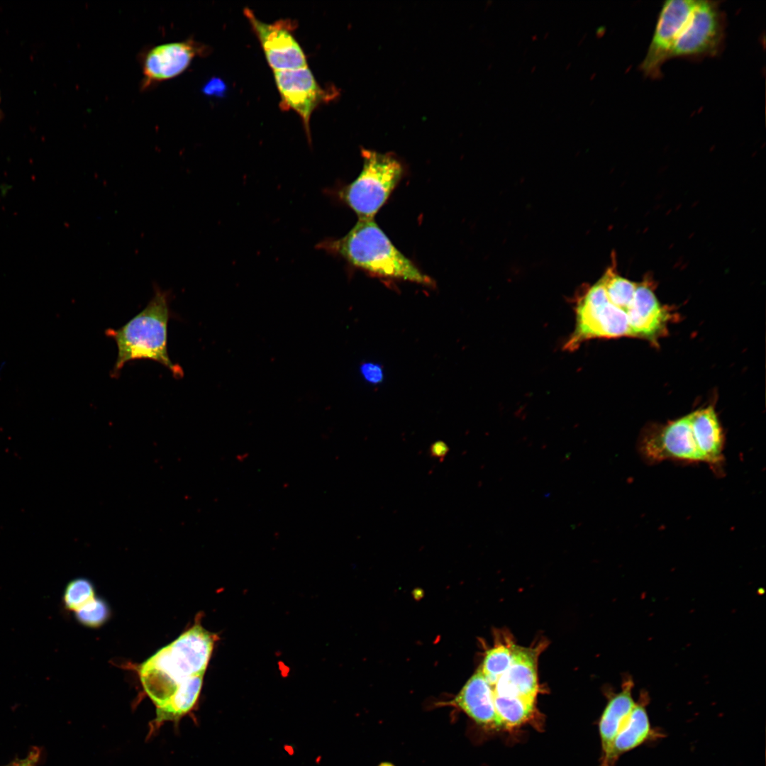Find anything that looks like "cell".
I'll list each match as a JSON object with an SVG mask.
<instances>
[{
    "mask_svg": "<svg viewBox=\"0 0 766 766\" xmlns=\"http://www.w3.org/2000/svg\"><path fill=\"white\" fill-rule=\"evenodd\" d=\"M633 687L631 680L623 682L621 691L609 699L602 714L599 726L603 751L601 766H609L614 740L635 705L632 695Z\"/></svg>",
    "mask_w": 766,
    "mask_h": 766,
    "instance_id": "15",
    "label": "cell"
},
{
    "mask_svg": "<svg viewBox=\"0 0 766 766\" xmlns=\"http://www.w3.org/2000/svg\"><path fill=\"white\" fill-rule=\"evenodd\" d=\"M497 640L493 648L488 650L482 662L480 671L488 682L494 686L499 677L507 670L513 657L515 645L509 636Z\"/></svg>",
    "mask_w": 766,
    "mask_h": 766,
    "instance_id": "18",
    "label": "cell"
},
{
    "mask_svg": "<svg viewBox=\"0 0 766 766\" xmlns=\"http://www.w3.org/2000/svg\"><path fill=\"white\" fill-rule=\"evenodd\" d=\"M362 169L352 182L326 193L351 209L358 219H374L404 174L402 163L392 153L362 149Z\"/></svg>",
    "mask_w": 766,
    "mask_h": 766,
    "instance_id": "5",
    "label": "cell"
},
{
    "mask_svg": "<svg viewBox=\"0 0 766 766\" xmlns=\"http://www.w3.org/2000/svg\"><path fill=\"white\" fill-rule=\"evenodd\" d=\"M631 336L653 339L665 328L669 314L648 282L637 284L626 310Z\"/></svg>",
    "mask_w": 766,
    "mask_h": 766,
    "instance_id": "13",
    "label": "cell"
},
{
    "mask_svg": "<svg viewBox=\"0 0 766 766\" xmlns=\"http://www.w3.org/2000/svg\"><path fill=\"white\" fill-rule=\"evenodd\" d=\"M360 372L363 379L370 384H379L384 379L383 368L379 363L373 362H363L360 367Z\"/></svg>",
    "mask_w": 766,
    "mask_h": 766,
    "instance_id": "22",
    "label": "cell"
},
{
    "mask_svg": "<svg viewBox=\"0 0 766 766\" xmlns=\"http://www.w3.org/2000/svg\"><path fill=\"white\" fill-rule=\"evenodd\" d=\"M0 101H1V97H0Z\"/></svg>",
    "mask_w": 766,
    "mask_h": 766,
    "instance_id": "25",
    "label": "cell"
},
{
    "mask_svg": "<svg viewBox=\"0 0 766 766\" xmlns=\"http://www.w3.org/2000/svg\"><path fill=\"white\" fill-rule=\"evenodd\" d=\"M724 445L723 431L716 412L703 408L666 424L646 428L638 450L649 464L667 460L705 463L721 474L725 461Z\"/></svg>",
    "mask_w": 766,
    "mask_h": 766,
    "instance_id": "1",
    "label": "cell"
},
{
    "mask_svg": "<svg viewBox=\"0 0 766 766\" xmlns=\"http://www.w3.org/2000/svg\"><path fill=\"white\" fill-rule=\"evenodd\" d=\"M244 13L273 71L307 67L306 55L292 33L294 26L290 21L282 20L273 23H266L257 19L249 9H245Z\"/></svg>",
    "mask_w": 766,
    "mask_h": 766,
    "instance_id": "9",
    "label": "cell"
},
{
    "mask_svg": "<svg viewBox=\"0 0 766 766\" xmlns=\"http://www.w3.org/2000/svg\"><path fill=\"white\" fill-rule=\"evenodd\" d=\"M170 292L154 284V294L147 306L123 326L108 328L105 333L117 345L118 355L112 376L134 360H155L167 367L175 378L183 377L182 368L170 358L167 326L170 318Z\"/></svg>",
    "mask_w": 766,
    "mask_h": 766,
    "instance_id": "4",
    "label": "cell"
},
{
    "mask_svg": "<svg viewBox=\"0 0 766 766\" xmlns=\"http://www.w3.org/2000/svg\"><path fill=\"white\" fill-rule=\"evenodd\" d=\"M78 621L87 626L98 627L109 616V609L102 599L94 597L75 611Z\"/></svg>",
    "mask_w": 766,
    "mask_h": 766,
    "instance_id": "21",
    "label": "cell"
},
{
    "mask_svg": "<svg viewBox=\"0 0 766 766\" xmlns=\"http://www.w3.org/2000/svg\"><path fill=\"white\" fill-rule=\"evenodd\" d=\"M274 81L284 109H292L301 118L309 133V120L314 109L321 103L335 97V90H324L316 82L308 67L274 71Z\"/></svg>",
    "mask_w": 766,
    "mask_h": 766,
    "instance_id": "11",
    "label": "cell"
},
{
    "mask_svg": "<svg viewBox=\"0 0 766 766\" xmlns=\"http://www.w3.org/2000/svg\"><path fill=\"white\" fill-rule=\"evenodd\" d=\"M646 705V696H642L635 703L628 721L614 740L609 766H614L622 754L660 737V733L650 725Z\"/></svg>",
    "mask_w": 766,
    "mask_h": 766,
    "instance_id": "16",
    "label": "cell"
},
{
    "mask_svg": "<svg viewBox=\"0 0 766 766\" xmlns=\"http://www.w3.org/2000/svg\"><path fill=\"white\" fill-rule=\"evenodd\" d=\"M601 279L609 301L626 311L633 300L637 283L619 276L611 267L607 270Z\"/></svg>",
    "mask_w": 766,
    "mask_h": 766,
    "instance_id": "19",
    "label": "cell"
},
{
    "mask_svg": "<svg viewBox=\"0 0 766 766\" xmlns=\"http://www.w3.org/2000/svg\"><path fill=\"white\" fill-rule=\"evenodd\" d=\"M225 89V84L221 79H212L206 85L204 91L208 94H217Z\"/></svg>",
    "mask_w": 766,
    "mask_h": 766,
    "instance_id": "23",
    "label": "cell"
},
{
    "mask_svg": "<svg viewBox=\"0 0 766 766\" xmlns=\"http://www.w3.org/2000/svg\"><path fill=\"white\" fill-rule=\"evenodd\" d=\"M205 52L204 45L192 39L149 48L141 56L142 89L177 77L189 67L194 57Z\"/></svg>",
    "mask_w": 766,
    "mask_h": 766,
    "instance_id": "10",
    "label": "cell"
},
{
    "mask_svg": "<svg viewBox=\"0 0 766 766\" xmlns=\"http://www.w3.org/2000/svg\"><path fill=\"white\" fill-rule=\"evenodd\" d=\"M38 759V753L33 750L25 759L14 762L7 766H35Z\"/></svg>",
    "mask_w": 766,
    "mask_h": 766,
    "instance_id": "24",
    "label": "cell"
},
{
    "mask_svg": "<svg viewBox=\"0 0 766 766\" xmlns=\"http://www.w3.org/2000/svg\"><path fill=\"white\" fill-rule=\"evenodd\" d=\"M316 247L375 276L426 287L434 284L431 277L393 245L374 219H358L344 236L325 238Z\"/></svg>",
    "mask_w": 766,
    "mask_h": 766,
    "instance_id": "3",
    "label": "cell"
},
{
    "mask_svg": "<svg viewBox=\"0 0 766 766\" xmlns=\"http://www.w3.org/2000/svg\"><path fill=\"white\" fill-rule=\"evenodd\" d=\"M216 640V634L197 621L139 666L143 689L156 707L150 729L157 728L182 683L192 677L204 675Z\"/></svg>",
    "mask_w": 766,
    "mask_h": 766,
    "instance_id": "2",
    "label": "cell"
},
{
    "mask_svg": "<svg viewBox=\"0 0 766 766\" xmlns=\"http://www.w3.org/2000/svg\"><path fill=\"white\" fill-rule=\"evenodd\" d=\"M626 335L631 336L626 312L609 301L600 279L578 300L576 327L565 348L573 350L584 340L592 338Z\"/></svg>",
    "mask_w": 766,
    "mask_h": 766,
    "instance_id": "6",
    "label": "cell"
},
{
    "mask_svg": "<svg viewBox=\"0 0 766 766\" xmlns=\"http://www.w3.org/2000/svg\"><path fill=\"white\" fill-rule=\"evenodd\" d=\"M94 597V589L90 581L84 578H77L67 584L63 595V601L68 610L75 612Z\"/></svg>",
    "mask_w": 766,
    "mask_h": 766,
    "instance_id": "20",
    "label": "cell"
},
{
    "mask_svg": "<svg viewBox=\"0 0 766 766\" xmlns=\"http://www.w3.org/2000/svg\"><path fill=\"white\" fill-rule=\"evenodd\" d=\"M726 17L719 1H696L681 28L671 58L702 59L718 55L724 45Z\"/></svg>",
    "mask_w": 766,
    "mask_h": 766,
    "instance_id": "7",
    "label": "cell"
},
{
    "mask_svg": "<svg viewBox=\"0 0 766 766\" xmlns=\"http://www.w3.org/2000/svg\"><path fill=\"white\" fill-rule=\"evenodd\" d=\"M497 728L520 726L533 714L535 701L514 696L494 694Z\"/></svg>",
    "mask_w": 766,
    "mask_h": 766,
    "instance_id": "17",
    "label": "cell"
},
{
    "mask_svg": "<svg viewBox=\"0 0 766 766\" xmlns=\"http://www.w3.org/2000/svg\"><path fill=\"white\" fill-rule=\"evenodd\" d=\"M696 0H667L660 11L657 23L640 70L647 77L657 79L668 60L677 37L696 5Z\"/></svg>",
    "mask_w": 766,
    "mask_h": 766,
    "instance_id": "8",
    "label": "cell"
},
{
    "mask_svg": "<svg viewBox=\"0 0 766 766\" xmlns=\"http://www.w3.org/2000/svg\"><path fill=\"white\" fill-rule=\"evenodd\" d=\"M541 648L515 645L511 663L492 686L493 694L535 701L538 691L537 660Z\"/></svg>",
    "mask_w": 766,
    "mask_h": 766,
    "instance_id": "12",
    "label": "cell"
},
{
    "mask_svg": "<svg viewBox=\"0 0 766 766\" xmlns=\"http://www.w3.org/2000/svg\"><path fill=\"white\" fill-rule=\"evenodd\" d=\"M477 723L497 728L492 686L479 669L453 700Z\"/></svg>",
    "mask_w": 766,
    "mask_h": 766,
    "instance_id": "14",
    "label": "cell"
}]
</instances>
